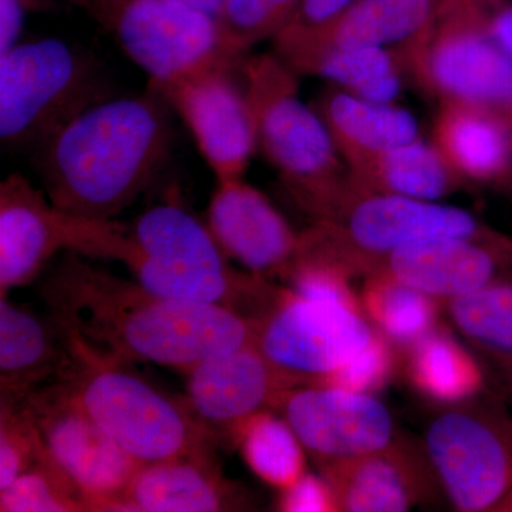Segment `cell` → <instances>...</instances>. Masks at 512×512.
Wrapping results in <instances>:
<instances>
[{"instance_id": "9a60e30c", "label": "cell", "mask_w": 512, "mask_h": 512, "mask_svg": "<svg viewBox=\"0 0 512 512\" xmlns=\"http://www.w3.org/2000/svg\"><path fill=\"white\" fill-rule=\"evenodd\" d=\"M94 221L73 217L20 173L0 184V296L36 282L53 259L83 255Z\"/></svg>"}, {"instance_id": "7bdbcfd3", "label": "cell", "mask_w": 512, "mask_h": 512, "mask_svg": "<svg viewBox=\"0 0 512 512\" xmlns=\"http://www.w3.org/2000/svg\"><path fill=\"white\" fill-rule=\"evenodd\" d=\"M93 2L96 3V6H97V5H103V3L113 2V0H93Z\"/></svg>"}, {"instance_id": "8992f818", "label": "cell", "mask_w": 512, "mask_h": 512, "mask_svg": "<svg viewBox=\"0 0 512 512\" xmlns=\"http://www.w3.org/2000/svg\"><path fill=\"white\" fill-rule=\"evenodd\" d=\"M301 234L296 261L326 262L342 269L349 278L366 276L394 249L423 239H510L464 208L440 201L352 191L332 217L312 222Z\"/></svg>"}, {"instance_id": "74e56055", "label": "cell", "mask_w": 512, "mask_h": 512, "mask_svg": "<svg viewBox=\"0 0 512 512\" xmlns=\"http://www.w3.org/2000/svg\"><path fill=\"white\" fill-rule=\"evenodd\" d=\"M490 32L498 46L512 59V5H500L494 10Z\"/></svg>"}, {"instance_id": "2e32d148", "label": "cell", "mask_w": 512, "mask_h": 512, "mask_svg": "<svg viewBox=\"0 0 512 512\" xmlns=\"http://www.w3.org/2000/svg\"><path fill=\"white\" fill-rule=\"evenodd\" d=\"M185 403L218 444L234 446L241 427L255 414L272 410L279 393L298 386L249 343L192 367Z\"/></svg>"}, {"instance_id": "5b68a950", "label": "cell", "mask_w": 512, "mask_h": 512, "mask_svg": "<svg viewBox=\"0 0 512 512\" xmlns=\"http://www.w3.org/2000/svg\"><path fill=\"white\" fill-rule=\"evenodd\" d=\"M67 332V330H66ZM69 362L57 379L87 414L140 466L218 446L184 397L158 389L131 363L67 332Z\"/></svg>"}, {"instance_id": "7a4b0ae2", "label": "cell", "mask_w": 512, "mask_h": 512, "mask_svg": "<svg viewBox=\"0 0 512 512\" xmlns=\"http://www.w3.org/2000/svg\"><path fill=\"white\" fill-rule=\"evenodd\" d=\"M171 114L151 87L84 110L32 153L47 197L73 217L116 220L167 163Z\"/></svg>"}, {"instance_id": "52a82bcc", "label": "cell", "mask_w": 512, "mask_h": 512, "mask_svg": "<svg viewBox=\"0 0 512 512\" xmlns=\"http://www.w3.org/2000/svg\"><path fill=\"white\" fill-rule=\"evenodd\" d=\"M100 64L63 40H30L0 55V140L37 150L74 117L110 99Z\"/></svg>"}, {"instance_id": "cb8c5ba5", "label": "cell", "mask_w": 512, "mask_h": 512, "mask_svg": "<svg viewBox=\"0 0 512 512\" xmlns=\"http://www.w3.org/2000/svg\"><path fill=\"white\" fill-rule=\"evenodd\" d=\"M434 144L466 180L500 181L511 173L508 117L463 103H440Z\"/></svg>"}, {"instance_id": "d6a6232c", "label": "cell", "mask_w": 512, "mask_h": 512, "mask_svg": "<svg viewBox=\"0 0 512 512\" xmlns=\"http://www.w3.org/2000/svg\"><path fill=\"white\" fill-rule=\"evenodd\" d=\"M46 454L42 434L25 404L0 400V490Z\"/></svg>"}, {"instance_id": "277c9868", "label": "cell", "mask_w": 512, "mask_h": 512, "mask_svg": "<svg viewBox=\"0 0 512 512\" xmlns=\"http://www.w3.org/2000/svg\"><path fill=\"white\" fill-rule=\"evenodd\" d=\"M241 70L258 150L312 222L328 220L348 197L349 170L318 111L299 96V74L275 53L245 57Z\"/></svg>"}, {"instance_id": "b9f144b4", "label": "cell", "mask_w": 512, "mask_h": 512, "mask_svg": "<svg viewBox=\"0 0 512 512\" xmlns=\"http://www.w3.org/2000/svg\"><path fill=\"white\" fill-rule=\"evenodd\" d=\"M504 373V386L505 393H507L508 400L512 404V370H507Z\"/></svg>"}, {"instance_id": "d590c367", "label": "cell", "mask_w": 512, "mask_h": 512, "mask_svg": "<svg viewBox=\"0 0 512 512\" xmlns=\"http://www.w3.org/2000/svg\"><path fill=\"white\" fill-rule=\"evenodd\" d=\"M276 510L282 512H335L332 487L322 474H305L295 483L279 490Z\"/></svg>"}, {"instance_id": "8d00e7d4", "label": "cell", "mask_w": 512, "mask_h": 512, "mask_svg": "<svg viewBox=\"0 0 512 512\" xmlns=\"http://www.w3.org/2000/svg\"><path fill=\"white\" fill-rule=\"evenodd\" d=\"M28 12L23 0H0V55L19 45Z\"/></svg>"}, {"instance_id": "6da1fadb", "label": "cell", "mask_w": 512, "mask_h": 512, "mask_svg": "<svg viewBox=\"0 0 512 512\" xmlns=\"http://www.w3.org/2000/svg\"><path fill=\"white\" fill-rule=\"evenodd\" d=\"M37 282L47 311L67 332L124 362L185 375L255 340V319L212 303L163 298L76 252H63Z\"/></svg>"}, {"instance_id": "f546056e", "label": "cell", "mask_w": 512, "mask_h": 512, "mask_svg": "<svg viewBox=\"0 0 512 512\" xmlns=\"http://www.w3.org/2000/svg\"><path fill=\"white\" fill-rule=\"evenodd\" d=\"M453 328L503 372L512 370V285L443 303Z\"/></svg>"}, {"instance_id": "e575fe53", "label": "cell", "mask_w": 512, "mask_h": 512, "mask_svg": "<svg viewBox=\"0 0 512 512\" xmlns=\"http://www.w3.org/2000/svg\"><path fill=\"white\" fill-rule=\"evenodd\" d=\"M357 0H302L291 23L274 39L275 50L319 39Z\"/></svg>"}, {"instance_id": "60d3db41", "label": "cell", "mask_w": 512, "mask_h": 512, "mask_svg": "<svg viewBox=\"0 0 512 512\" xmlns=\"http://www.w3.org/2000/svg\"><path fill=\"white\" fill-rule=\"evenodd\" d=\"M493 512H512V488L505 494L503 500L495 505Z\"/></svg>"}, {"instance_id": "7402d4cb", "label": "cell", "mask_w": 512, "mask_h": 512, "mask_svg": "<svg viewBox=\"0 0 512 512\" xmlns=\"http://www.w3.org/2000/svg\"><path fill=\"white\" fill-rule=\"evenodd\" d=\"M313 107L349 171L421 138L419 123L410 111L360 99L339 87L323 93Z\"/></svg>"}, {"instance_id": "836d02e7", "label": "cell", "mask_w": 512, "mask_h": 512, "mask_svg": "<svg viewBox=\"0 0 512 512\" xmlns=\"http://www.w3.org/2000/svg\"><path fill=\"white\" fill-rule=\"evenodd\" d=\"M394 370V346L382 333H377L373 342L355 359L318 384L339 387L350 392L373 394L392 380Z\"/></svg>"}, {"instance_id": "e0dca14e", "label": "cell", "mask_w": 512, "mask_h": 512, "mask_svg": "<svg viewBox=\"0 0 512 512\" xmlns=\"http://www.w3.org/2000/svg\"><path fill=\"white\" fill-rule=\"evenodd\" d=\"M370 275L389 276L441 303L454 301L512 285V238L504 242L423 239L394 249L366 276Z\"/></svg>"}, {"instance_id": "7c38bea8", "label": "cell", "mask_w": 512, "mask_h": 512, "mask_svg": "<svg viewBox=\"0 0 512 512\" xmlns=\"http://www.w3.org/2000/svg\"><path fill=\"white\" fill-rule=\"evenodd\" d=\"M32 414L47 454L82 491L90 511H121L140 464L77 403L60 379L22 400Z\"/></svg>"}, {"instance_id": "4fadbf2b", "label": "cell", "mask_w": 512, "mask_h": 512, "mask_svg": "<svg viewBox=\"0 0 512 512\" xmlns=\"http://www.w3.org/2000/svg\"><path fill=\"white\" fill-rule=\"evenodd\" d=\"M272 410L288 421L319 470L379 453L399 441L389 409L369 393L299 384L279 393Z\"/></svg>"}, {"instance_id": "9c48e42d", "label": "cell", "mask_w": 512, "mask_h": 512, "mask_svg": "<svg viewBox=\"0 0 512 512\" xmlns=\"http://www.w3.org/2000/svg\"><path fill=\"white\" fill-rule=\"evenodd\" d=\"M423 450L454 510L493 512L512 488V417L495 403L447 404L430 420Z\"/></svg>"}, {"instance_id": "f35d334b", "label": "cell", "mask_w": 512, "mask_h": 512, "mask_svg": "<svg viewBox=\"0 0 512 512\" xmlns=\"http://www.w3.org/2000/svg\"><path fill=\"white\" fill-rule=\"evenodd\" d=\"M180 2L191 6V8L201 10V12L208 13V15L214 16L217 19L224 0H180Z\"/></svg>"}, {"instance_id": "4316f807", "label": "cell", "mask_w": 512, "mask_h": 512, "mask_svg": "<svg viewBox=\"0 0 512 512\" xmlns=\"http://www.w3.org/2000/svg\"><path fill=\"white\" fill-rule=\"evenodd\" d=\"M407 375L420 393L441 404L466 402L484 386L474 357L439 326L407 350Z\"/></svg>"}, {"instance_id": "5bb4252c", "label": "cell", "mask_w": 512, "mask_h": 512, "mask_svg": "<svg viewBox=\"0 0 512 512\" xmlns=\"http://www.w3.org/2000/svg\"><path fill=\"white\" fill-rule=\"evenodd\" d=\"M241 63L214 67L154 89L190 130L217 181L244 177L258 151L254 113L244 79L237 77Z\"/></svg>"}, {"instance_id": "ba28073f", "label": "cell", "mask_w": 512, "mask_h": 512, "mask_svg": "<svg viewBox=\"0 0 512 512\" xmlns=\"http://www.w3.org/2000/svg\"><path fill=\"white\" fill-rule=\"evenodd\" d=\"M500 0H441L436 16L409 46V72L439 103L512 114V59L490 32Z\"/></svg>"}, {"instance_id": "f1b7e54d", "label": "cell", "mask_w": 512, "mask_h": 512, "mask_svg": "<svg viewBox=\"0 0 512 512\" xmlns=\"http://www.w3.org/2000/svg\"><path fill=\"white\" fill-rule=\"evenodd\" d=\"M234 446L249 470L276 490L306 473V451L288 421L275 410L255 414L241 427Z\"/></svg>"}, {"instance_id": "ac0fdd59", "label": "cell", "mask_w": 512, "mask_h": 512, "mask_svg": "<svg viewBox=\"0 0 512 512\" xmlns=\"http://www.w3.org/2000/svg\"><path fill=\"white\" fill-rule=\"evenodd\" d=\"M207 225L224 254L249 274L284 281L298 259L301 232L244 177L217 181Z\"/></svg>"}, {"instance_id": "ee69618b", "label": "cell", "mask_w": 512, "mask_h": 512, "mask_svg": "<svg viewBox=\"0 0 512 512\" xmlns=\"http://www.w3.org/2000/svg\"><path fill=\"white\" fill-rule=\"evenodd\" d=\"M508 124H510L511 140H512V114L510 116V119H508Z\"/></svg>"}, {"instance_id": "ab89813d", "label": "cell", "mask_w": 512, "mask_h": 512, "mask_svg": "<svg viewBox=\"0 0 512 512\" xmlns=\"http://www.w3.org/2000/svg\"><path fill=\"white\" fill-rule=\"evenodd\" d=\"M23 3H25L29 12H39V10L49 8L52 0H23Z\"/></svg>"}, {"instance_id": "44dd1931", "label": "cell", "mask_w": 512, "mask_h": 512, "mask_svg": "<svg viewBox=\"0 0 512 512\" xmlns=\"http://www.w3.org/2000/svg\"><path fill=\"white\" fill-rule=\"evenodd\" d=\"M69 362L66 329L52 315L0 299V400L22 402Z\"/></svg>"}, {"instance_id": "603a6c76", "label": "cell", "mask_w": 512, "mask_h": 512, "mask_svg": "<svg viewBox=\"0 0 512 512\" xmlns=\"http://www.w3.org/2000/svg\"><path fill=\"white\" fill-rule=\"evenodd\" d=\"M279 57L293 72L320 77L353 96L383 104H393L403 74L409 72L399 47L319 45Z\"/></svg>"}, {"instance_id": "1f68e13d", "label": "cell", "mask_w": 512, "mask_h": 512, "mask_svg": "<svg viewBox=\"0 0 512 512\" xmlns=\"http://www.w3.org/2000/svg\"><path fill=\"white\" fill-rule=\"evenodd\" d=\"M302 0H224L218 26L229 49L244 59L252 47L274 40L291 23Z\"/></svg>"}, {"instance_id": "8fae6325", "label": "cell", "mask_w": 512, "mask_h": 512, "mask_svg": "<svg viewBox=\"0 0 512 512\" xmlns=\"http://www.w3.org/2000/svg\"><path fill=\"white\" fill-rule=\"evenodd\" d=\"M362 309L279 289L256 319L255 346L296 384H318L377 336Z\"/></svg>"}, {"instance_id": "484cf974", "label": "cell", "mask_w": 512, "mask_h": 512, "mask_svg": "<svg viewBox=\"0 0 512 512\" xmlns=\"http://www.w3.org/2000/svg\"><path fill=\"white\" fill-rule=\"evenodd\" d=\"M441 0H357L319 39L275 50L285 56L303 47H404L429 28Z\"/></svg>"}, {"instance_id": "3957f363", "label": "cell", "mask_w": 512, "mask_h": 512, "mask_svg": "<svg viewBox=\"0 0 512 512\" xmlns=\"http://www.w3.org/2000/svg\"><path fill=\"white\" fill-rule=\"evenodd\" d=\"M101 259L120 262L163 298L225 306L255 320L279 291L229 264L208 225L173 201L148 208L131 224L114 222Z\"/></svg>"}, {"instance_id": "83f0119b", "label": "cell", "mask_w": 512, "mask_h": 512, "mask_svg": "<svg viewBox=\"0 0 512 512\" xmlns=\"http://www.w3.org/2000/svg\"><path fill=\"white\" fill-rule=\"evenodd\" d=\"M360 303L377 332L394 348L409 350L437 328L443 303L384 275L366 276Z\"/></svg>"}, {"instance_id": "d4e9b609", "label": "cell", "mask_w": 512, "mask_h": 512, "mask_svg": "<svg viewBox=\"0 0 512 512\" xmlns=\"http://www.w3.org/2000/svg\"><path fill=\"white\" fill-rule=\"evenodd\" d=\"M466 178L434 143L423 138L349 171V191L440 201L464 187Z\"/></svg>"}, {"instance_id": "ffe728a7", "label": "cell", "mask_w": 512, "mask_h": 512, "mask_svg": "<svg viewBox=\"0 0 512 512\" xmlns=\"http://www.w3.org/2000/svg\"><path fill=\"white\" fill-rule=\"evenodd\" d=\"M342 512H403L430 493L434 477L427 458L406 444L322 468ZM436 480V478H434Z\"/></svg>"}, {"instance_id": "30bf717a", "label": "cell", "mask_w": 512, "mask_h": 512, "mask_svg": "<svg viewBox=\"0 0 512 512\" xmlns=\"http://www.w3.org/2000/svg\"><path fill=\"white\" fill-rule=\"evenodd\" d=\"M97 12L153 89L245 59L229 49L214 16L180 0H113Z\"/></svg>"}, {"instance_id": "4dcf8cb0", "label": "cell", "mask_w": 512, "mask_h": 512, "mask_svg": "<svg viewBox=\"0 0 512 512\" xmlns=\"http://www.w3.org/2000/svg\"><path fill=\"white\" fill-rule=\"evenodd\" d=\"M2 512H90L82 491L46 454L0 490Z\"/></svg>"}, {"instance_id": "d6986e66", "label": "cell", "mask_w": 512, "mask_h": 512, "mask_svg": "<svg viewBox=\"0 0 512 512\" xmlns=\"http://www.w3.org/2000/svg\"><path fill=\"white\" fill-rule=\"evenodd\" d=\"M207 446L141 466L128 484L120 512H218L251 510L241 485L225 477Z\"/></svg>"}]
</instances>
